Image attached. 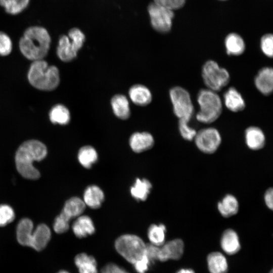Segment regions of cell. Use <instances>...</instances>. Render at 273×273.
Returning a JSON list of instances; mask_svg holds the SVG:
<instances>
[{"mask_svg": "<svg viewBox=\"0 0 273 273\" xmlns=\"http://www.w3.org/2000/svg\"><path fill=\"white\" fill-rule=\"evenodd\" d=\"M115 248L123 258L133 264L145 255L146 244L136 235L125 234L116 240Z\"/></svg>", "mask_w": 273, "mask_h": 273, "instance_id": "5b68a950", "label": "cell"}, {"mask_svg": "<svg viewBox=\"0 0 273 273\" xmlns=\"http://www.w3.org/2000/svg\"><path fill=\"white\" fill-rule=\"evenodd\" d=\"M184 248L183 241L179 238L164 243L160 247L158 260L165 261L169 259L178 260L184 254Z\"/></svg>", "mask_w": 273, "mask_h": 273, "instance_id": "8fae6325", "label": "cell"}, {"mask_svg": "<svg viewBox=\"0 0 273 273\" xmlns=\"http://www.w3.org/2000/svg\"><path fill=\"white\" fill-rule=\"evenodd\" d=\"M254 83L256 89L263 95L268 96L273 90V69L265 66L259 70L254 77Z\"/></svg>", "mask_w": 273, "mask_h": 273, "instance_id": "7c38bea8", "label": "cell"}, {"mask_svg": "<svg viewBox=\"0 0 273 273\" xmlns=\"http://www.w3.org/2000/svg\"><path fill=\"white\" fill-rule=\"evenodd\" d=\"M51 237L49 228L45 224H40L32 232L29 247L36 251H41L47 246Z\"/></svg>", "mask_w": 273, "mask_h": 273, "instance_id": "e0dca14e", "label": "cell"}, {"mask_svg": "<svg viewBox=\"0 0 273 273\" xmlns=\"http://www.w3.org/2000/svg\"><path fill=\"white\" fill-rule=\"evenodd\" d=\"M166 228L164 224H151L148 230V237L150 243L160 247L164 243Z\"/></svg>", "mask_w": 273, "mask_h": 273, "instance_id": "f546056e", "label": "cell"}, {"mask_svg": "<svg viewBox=\"0 0 273 273\" xmlns=\"http://www.w3.org/2000/svg\"><path fill=\"white\" fill-rule=\"evenodd\" d=\"M222 250L228 255H234L241 249V244L237 233L232 229L224 230L220 238Z\"/></svg>", "mask_w": 273, "mask_h": 273, "instance_id": "2e32d148", "label": "cell"}, {"mask_svg": "<svg viewBox=\"0 0 273 273\" xmlns=\"http://www.w3.org/2000/svg\"><path fill=\"white\" fill-rule=\"evenodd\" d=\"M264 200L267 207L272 210L273 208V190L271 188L266 190L264 195Z\"/></svg>", "mask_w": 273, "mask_h": 273, "instance_id": "60d3db41", "label": "cell"}, {"mask_svg": "<svg viewBox=\"0 0 273 273\" xmlns=\"http://www.w3.org/2000/svg\"><path fill=\"white\" fill-rule=\"evenodd\" d=\"M201 75L207 88L216 92L226 86L231 79L229 71L212 60H207L203 65Z\"/></svg>", "mask_w": 273, "mask_h": 273, "instance_id": "52a82bcc", "label": "cell"}, {"mask_svg": "<svg viewBox=\"0 0 273 273\" xmlns=\"http://www.w3.org/2000/svg\"><path fill=\"white\" fill-rule=\"evenodd\" d=\"M85 40V35L79 28L70 29L68 35H62L59 37L57 48L58 57L62 61H71L76 57Z\"/></svg>", "mask_w": 273, "mask_h": 273, "instance_id": "8992f818", "label": "cell"}, {"mask_svg": "<svg viewBox=\"0 0 273 273\" xmlns=\"http://www.w3.org/2000/svg\"><path fill=\"white\" fill-rule=\"evenodd\" d=\"M85 205L80 198L77 197H72L65 202L62 212L58 216L69 223L72 218L81 215L85 210Z\"/></svg>", "mask_w": 273, "mask_h": 273, "instance_id": "4fadbf2b", "label": "cell"}, {"mask_svg": "<svg viewBox=\"0 0 273 273\" xmlns=\"http://www.w3.org/2000/svg\"><path fill=\"white\" fill-rule=\"evenodd\" d=\"M176 273H195V271L190 268H182L178 270Z\"/></svg>", "mask_w": 273, "mask_h": 273, "instance_id": "b9f144b4", "label": "cell"}, {"mask_svg": "<svg viewBox=\"0 0 273 273\" xmlns=\"http://www.w3.org/2000/svg\"><path fill=\"white\" fill-rule=\"evenodd\" d=\"M15 219L13 208L6 204L0 205V226H5Z\"/></svg>", "mask_w": 273, "mask_h": 273, "instance_id": "836d02e7", "label": "cell"}, {"mask_svg": "<svg viewBox=\"0 0 273 273\" xmlns=\"http://www.w3.org/2000/svg\"><path fill=\"white\" fill-rule=\"evenodd\" d=\"M129 96L132 102L139 106H146L151 103L152 96L150 90L145 85L135 84L129 90Z\"/></svg>", "mask_w": 273, "mask_h": 273, "instance_id": "7402d4cb", "label": "cell"}, {"mask_svg": "<svg viewBox=\"0 0 273 273\" xmlns=\"http://www.w3.org/2000/svg\"><path fill=\"white\" fill-rule=\"evenodd\" d=\"M199 110L196 119L204 124H210L215 121L222 112V101L216 92L208 88L200 89L197 95Z\"/></svg>", "mask_w": 273, "mask_h": 273, "instance_id": "277c9868", "label": "cell"}, {"mask_svg": "<svg viewBox=\"0 0 273 273\" xmlns=\"http://www.w3.org/2000/svg\"><path fill=\"white\" fill-rule=\"evenodd\" d=\"M225 107L233 112H239L244 110L246 103L241 94L234 87H229L223 95Z\"/></svg>", "mask_w": 273, "mask_h": 273, "instance_id": "9a60e30c", "label": "cell"}, {"mask_svg": "<svg viewBox=\"0 0 273 273\" xmlns=\"http://www.w3.org/2000/svg\"><path fill=\"white\" fill-rule=\"evenodd\" d=\"M112 108L115 115L121 119L129 117L130 111L126 97L122 95H116L111 99Z\"/></svg>", "mask_w": 273, "mask_h": 273, "instance_id": "4316f807", "label": "cell"}, {"mask_svg": "<svg viewBox=\"0 0 273 273\" xmlns=\"http://www.w3.org/2000/svg\"><path fill=\"white\" fill-rule=\"evenodd\" d=\"M217 208L222 216L225 218L230 217L238 212L239 202L235 196L228 194L217 203Z\"/></svg>", "mask_w": 273, "mask_h": 273, "instance_id": "ffe728a7", "label": "cell"}, {"mask_svg": "<svg viewBox=\"0 0 273 273\" xmlns=\"http://www.w3.org/2000/svg\"><path fill=\"white\" fill-rule=\"evenodd\" d=\"M72 229L74 235L78 238H85L95 232L93 221L87 215L79 216L73 223Z\"/></svg>", "mask_w": 273, "mask_h": 273, "instance_id": "d6986e66", "label": "cell"}, {"mask_svg": "<svg viewBox=\"0 0 273 273\" xmlns=\"http://www.w3.org/2000/svg\"><path fill=\"white\" fill-rule=\"evenodd\" d=\"M28 79L30 83L37 89L52 90L59 84V72L56 66H49L42 59L35 60L31 64Z\"/></svg>", "mask_w": 273, "mask_h": 273, "instance_id": "3957f363", "label": "cell"}, {"mask_svg": "<svg viewBox=\"0 0 273 273\" xmlns=\"http://www.w3.org/2000/svg\"><path fill=\"white\" fill-rule=\"evenodd\" d=\"M260 48L264 55L268 58L272 57L273 36L271 34H266L261 37Z\"/></svg>", "mask_w": 273, "mask_h": 273, "instance_id": "e575fe53", "label": "cell"}, {"mask_svg": "<svg viewBox=\"0 0 273 273\" xmlns=\"http://www.w3.org/2000/svg\"><path fill=\"white\" fill-rule=\"evenodd\" d=\"M191 120L188 119H179L178 128L180 136L185 140L192 141L194 140L197 130L191 127L189 123Z\"/></svg>", "mask_w": 273, "mask_h": 273, "instance_id": "d6a6232c", "label": "cell"}, {"mask_svg": "<svg viewBox=\"0 0 273 273\" xmlns=\"http://www.w3.org/2000/svg\"><path fill=\"white\" fill-rule=\"evenodd\" d=\"M50 119L54 124L66 125L70 120V114L68 109L63 105H57L51 110Z\"/></svg>", "mask_w": 273, "mask_h": 273, "instance_id": "4dcf8cb0", "label": "cell"}, {"mask_svg": "<svg viewBox=\"0 0 273 273\" xmlns=\"http://www.w3.org/2000/svg\"><path fill=\"white\" fill-rule=\"evenodd\" d=\"M245 141L247 147L257 151L262 149L266 143V138L263 130L259 127L251 126L244 132Z\"/></svg>", "mask_w": 273, "mask_h": 273, "instance_id": "5bb4252c", "label": "cell"}, {"mask_svg": "<svg viewBox=\"0 0 273 273\" xmlns=\"http://www.w3.org/2000/svg\"><path fill=\"white\" fill-rule=\"evenodd\" d=\"M100 273H129L124 268L113 263H109L104 266Z\"/></svg>", "mask_w": 273, "mask_h": 273, "instance_id": "ab89813d", "label": "cell"}, {"mask_svg": "<svg viewBox=\"0 0 273 273\" xmlns=\"http://www.w3.org/2000/svg\"><path fill=\"white\" fill-rule=\"evenodd\" d=\"M148 11L153 29L162 33L170 30L174 16L173 10L153 2L149 5Z\"/></svg>", "mask_w": 273, "mask_h": 273, "instance_id": "9c48e42d", "label": "cell"}, {"mask_svg": "<svg viewBox=\"0 0 273 273\" xmlns=\"http://www.w3.org/2000/svg\"><path fill=\"white\" fill-rule=\"evenodd\" d=\"M194 141L196 146L201 152L211 154L220 147L222 138L217 129L208 127L197 131Z\"/></svg>", "mask_w": 273, "mask_h": 273, "instance_id": "30bf717a", "label": "cell"}, {"mask_svg": "<svg viewBox=\"0 0 273 273\" xmlns=\"http://www.w3.org/2000/svg\"><path fill=\"white\" fill-rule=\"evenodd\" d=\"M133 264L135 270L138 273H146L152 264L151 261L145 255Z\"/></svg>", "mask_w": 273, "mask_h": 273, "instance_id": "8d00e7d4", "label": "cell"}, {"mask_svg": "<svg viewBox=\"0 0 273 273\" xmlns=\"http://www.w3.org/2000/svg\"><path fill=\"white\" fill-rule=\"evenodd\" d=\"M12 50V42L9 36L0 31V56H6L10 54Z\"/></svg>", "mask_w": 273, "mask_h": 273, "instance_id": "d590c367", "label": "cell"}, {"mask_svg": "<svg viewBox=\"0 0 273 273\" xmlns=\"http://www.w3.org/2000/svg\"><path fill=\"white\" fill-rule=\"evenodd\" d=\"M57 273H69L68 271L64 270H62L58 272Z\"/></svg>", "mask_w": 273, "mask_h": 273, "instance_id": "7bdbcfd3", "label": "cell"}, {"mask_svg": "<svg viewBox=\"0 0 273 273\" xmlns=\"http://www.w3.org/2000/svg\"><path fill=\"white\" fill-rule=\"evenodd\" d=\"M51 38L48 30L40 26H32L24 31L19 46L21 53L29 60H41L48 53Z\"/></svg>", "mask_w": 273, "mask_h": 273, "instance_id": "7a4b0ae2", "label": "cell"}, {"mask_svg": "<svg viewBox=\"0 0 273 273\" xmlns=\"http://www.w3.org/2000/svg\"><path fill=\"white\" fill-rule=\"evenodd\" d=\"M169 97L173 112L178 119L191 120L194 113V107L189 92L181 86H174L169 90Z\"/></svg>", "mask_w": 273, "mask_h": 273, "instance_id": "ba28073f", "label": "cell"}, {"mask_svg": "<svg viewBox=\"0 0 273 273\" xmlns=\"http://www.w3.org/2000/svg\"><path fill=\"white\" fill-rule=\"evenodd\" d=\"M270 273H272V270L270 271Z\"/></svg>", "mask_w": 273, "mask_h": 273, "instance_id": "ee69618b", "label": "cell"}, {"mask_svg": "<svg viewBox=\"0 0 273 273\" xmlns=\"http://www.w3.org/2000/svg\"><path fill=\"white\" fill-rule=\"evenodd\" d=\"M160 247L151 243L146 244V255L153 264L159 259Z\"/></svg>", "mask_w": 273, "mask_h": 273, "instance_id": "f35d334b", "label": "cell"}, {"mask_svg": "<svg viewBox=\"0 0 273 273\" xmlns=\"http://www.w3.org/2000/svg\"><path fill=\"white\" fill-rule=\"evenodd\" d=\"M221 1H225V0H221Z\"/></svg>", "mask_w": 273, "mask_h": 273, "instance_id": "f6af8a7d", "label": "cell"}, {"mask_svg": "<svg viewBox=\"0 0 273 273\" xmlns=\"http://www.w3.org/2000/svg\"><path fill=\"white\" fill-rule=\"evenodd\" d=\"M104 194L100 187L96 185L87 187L83 193V202L93 209L101 207L104 200Z\"/></svg>", "mask_w": 273, "mask_h": 273, "instance_id": "44dd1931", "label": "cell"}, {"mask_svg": "<svg viewBox=\"0 0 273 273\" xmlns=\"http://www.w3.org/2000/svg\"><path fill=\"white\" fill-rule=\"evenodd\" d=\"M154 3L174 10L183 7L185 0H154Z\"/></svg>", "mask_w": 273, "mask_h": 273, "instance_id": "74e56055", "label": "cell"}, {"mask_svg": "<svg viewBox=\"0 0 273 273\" xmlns=\"http://www.w3.org/2000/svg\"><path fill=\"white\" fill-rule=\"evenodd\" d=\"M78 160L80 164L85 168H90L98 160L96 150L90 146L81 147L78 153Z\"/></svg>", "mask_w": 273, "mask_h": 273, "instance_id": "f1b7e54d", "label": "cell"}, {"mask_svg": "<svg viewBox=\"0 0 273 273\" xmlns=\"http://www.w3.org/2000/svg\"><path fill=\"white\" fill-rule=\"evenodd\" d=\"M74 263L79 273H98L97 261L92 255L79 253L75 257Z\"/></svg>", "mask_w": 273, "mask_h": 273, "instance_id": "484cf974", "label": "cell"}, {"mask_svg": "<svg viewBox=\"0 0 273 273\" xmlns=\"http://www.w3.org/2000/svg\"><path fill=\"white\" fill-rule=\"evenodd\" d=\"M129 143L134 152L141 153L151 149L154 144V140L149 132H135L130 137Z\"/></svg>", "mask_w": 273, "mask_h": 273, "instance_id": "ac0fdd59", "label": "cell"}, {"mask_svg": "<svg viewBox=\"0 0 273 273\" xmlns=\"http://www.w3.org/2000/svg\"><path fill=\"white\" fill-rule=\"evenodd\" d=\"M33 229V224L30 219L24 218L20 220L16 229L17 239L20 244L29 247Z\"/></svg>", "mask_w": 273, "mask_h": 273, "instance_id": "d4e9b609", "label": "cell"}, {"mask_svg": "<svg viewBox=\"0 0 273 273\" xmlns=\"http://www.w3.org/2000/svg\"><path fill=\"white\" fill-rule=\"evenodd\" d=\"M207 261L210 273H226L228 270L226 259L219 252H213L209 254Z\"/></svg>", "mask_w": 273, "mask_h": 273, "instance_id": "cb8c5ba5", "label": "cell"}, {"mask_svg": "<svg viewBox=\"0 0 273 273\" xmlns=\"http://www.w3.org/2000/svg\"><path fill=\"white\" fill-rule=\"evenodd\" d=\"M152 186L148 179L136 178L131 187L130 192L132 197L138 201H145L150 194Z\"/></svg>", "mask_w": 273, "mask_h": 273, "instance_id": "83f0119b", "label": "cell"}, {"mask_svg": "<svg viewBox=\"0 0 273 273\" xmlns=\"http://www.w3.org/2000/svg\"><path fill=\"white\" fill-rule=\"evenodd\" d=\"M47 155V147L40 141L32 140L24 142L15 155L18 171L24 178L33 180L39 178L40 172L33 163L34 161L43 160Z\"/></svg>", "mask_w": 273, "mask_h": 273, "instance_id": "6da1fadb", "label": "cell"}, {"mask_svg": "<svg viewBox=\"0 0 273 273\" xmlns=\"http://www.w3.org/2000/svg\"><path fill=\"white\" fill-rule=\"evenodd\" d=\"M225 48L228 55L240 56L245 50V43L239 34L232 33L226 36L224 40Z\"/></svg>", "mask_w": 273, "mask_h": 273, "instance_id": "603a6c76", "label": "cell"}, {"mask_svg": "<svg viewBox=\"0 0 273 273\" xmlns=\"http://www.w3.org/2000/svg\"><path fill=\"white\" fill-rule=\"evenodd\" d=\"M29 2L30 0H0V6L8 14L15 15L22 12Z\"/></svg>", "mask_w": 273, "mask_h": 273, "instance_id": "1f68e13d", "label": "cell"}]
</instances>
